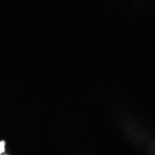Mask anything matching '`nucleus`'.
Returning <instances> with one entry per match:
<instances>
[{
	"mask_svg": "<svg viewBox=\"0 0 155 155\" xmlns=\"http://www.w3.org/2000/svg\"><path fill=\"white\" fill-rule=\"evenodd\" d=\"M5 141L0 142V154L5 151Z\"/></svg>",
	"mask_w": 155,
	"mask_h": 155,
	"instance_id": "nucleus-1",
	"label": "nucleus"
}]
</instances>
